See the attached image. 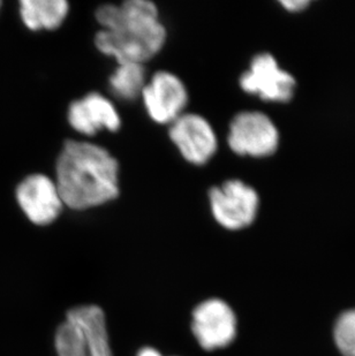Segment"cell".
Instances as JSON below:
<instances>
[{"mask_svg": "<svg viewBox=\"0 0 355 356\" xmlns=\"http://www.w3.org/2000/svg\"><path fill=\"white\" fill-rule=\"evenodd\" d=\"M191 330L202 348L228 346L237 333V319L231 307L219 299L207 300L195 308Z\"/></svg>", "mask_w": 355, "mask_h": 356, "instance_id": "8992f818", "label": "cell"}, {"mask_svg": "<svg viewBox=\"0 0 355 356\" xmlns=\"http://www.w3.org/2000/svg\"><path fill=\"white\" fill-rule=\"evenodd\" d=\"M96 19L103 31L96 35L95 44L118 64L143 65L161 51L166 40L157 7L148 0H128L120 6L103 5Z\"/></svg>", "mask_w": 355, "mask_h": 356, "instance_id": "6da1fadb", "label": "cell"}, {"mask_svg": "<svg viewBox=\"0 0 355 356\" xmlns=\"http://www.w3.org/2000/svg\"><path fill=\"white\" fill-rule=\"evenodd\" d=\"M170 138L182 157L191 164H205L217 150L214 129L201 115L182 113L172 122Z\"/></svg>", "mask_w": 355, "mask_h": 356, "instance_id": "9c48e42d", "label": "cell"}, {"mask_svg": "<svg viewBox=\"0 0 355 356\" xmlns=\"http://www.w3.org/2000/svg\"><path fill=\"white\" fill-rule=\"evenodd\" d=\"M240 87L263 101L285 103L293 97L295 80L278 67L271 54H262L253 59L249 71L242 75Z\"/></svg>", "mask_w": 355, "mask_h": 356, "instance_id": "52a82bcc", "label": "cell"}, {"mask_svg": "<svg viewBox=\"0 0 355 356\" xmlns=\"http://www.w3.org/2000/svg\"><path fill=\"white\" fill-rule=\"evenodd\" d=\"M58 356H112L103 310L97 306L73 308L56 333Z\"/></svg>", "mask_w": 355, "mask_h": 356, "instance_id": "3957f363", "label": "cell"}, {"mask_svg": "<svg viewBox=\"0 0 355 356\" xmlns=\"http://www.w3.org/2000/svg\"><path fill=\"white\" fill-rule=\"evenodd\" d=\"M209 201L214 219L232 231L251 225L258 213V193L239 180H230L212 188Z\"/></svg>", "mask_w": 355, "mask_h": 356, "instance_id": "277c9868", "label": "cell"}, {"mask_svg": "<svg viewBox=\"0 0 355 356\" xmlns=\"http://www.w3.org/2000/svg\"><path fill=\"white\" fill-rule=\"evenodd\" d=\"M68 10L70 6L65 0H22L20 3L21 17L31 31H52L61 27Z\"/></svg>", "mask_w": 355, "mask_h": 356, "instance_id": "7c38bea8", "label": "cell"}, {"mask_svg": "<svg viewBox=\"0 0 355 356\" xmlns=\"http://www.w3.org/2000/svg\"><path fill=\"white\" fill-rule=\"evenodd\" d=\"M68 122L73 129L88 136L102 129L118 131L121 124L117 108L97 92L88 94L72 103L68 108Z\"/></svg>", "mask_w": 355, "mask_h": 356, "instance_id": "8fae6325", "label": "cell"}, {"mask_svg": "<svg viewBox=\"0 0 355 356\" xmlns=\"http://www.w3.org/2000/svg\"><path fill=\"white\" fill-rule=\"evenodd\" d=\"M335 340L345 356H355V309L342 314L336 323Z\"/></svg>", "mask_w": 355, "mask_h": 356, "instance_id": "5bb4252c", "label": "cell"}, {"mask_svg": "<svg viewBox=\"0 0 355 356\" xmlns=\"http://www.w3.org/2000/svg\"><path fill=\"white\" fill-rule=\"evenodd\" d=\"M56 172L63 203L73 210L105 204L119 194L118 161L104 148L89 142H66Z\"/></svg>", "mask_w": 355, "mask_h": 356, "instance_id": "7a4b0ae2", "label": "cell"}, {"mask_svg": "<svg viewBox=\"0 0 355 356\" xmlns=\"http://www.w3.org/2000/svg\"><path fill=\"white\" fill-rule=\"evenodd\" d=\"M145 73L143 65L134 63L119 64L117 70L111 75V90L117 97L132 101L142 94L145 86Z\"/></svg>", "mask_w": 355, "mask_h": 356, "instance_id": "4fadbf2b", "label": "cell"}, {"mask_svg": "<svg viewBox=\"0 0 355 356\" xmlns=\"http://www.w3.org/2000/svg\"><path fill=\"white\" fill-rule=\"evenodd\" d=\"M283 6L286 10H291V12H299V10H305L306 7L308 6V0H287V1H282Z\"/></svg>", "mask_w": 355, "mask_h": 356, "instance_id": "9a60e30c", "label": "cell"}, {"mask_svg": "<svg viewBox=\"0 0 355 356\" xmlns=\"http://www.w3.org/2000/svg\"><path fill=\"white\" fill-rule=\"evenodd\" d=\"M138 356H161V353L158 352V350H154V348H150V347H147V348H143V350H140L139 352Z\"/></svg>", "mask_w": 355, "mask_h": 356, "instance_id": "2e32d148", "label": "cell"}, {"mask_svg": "<svg viewBox=\"0 0 355 356\" xmlns=\"http://www.w3.org/2000/svg\"><path fill=\"white\" fill-rule=\"evenodd\" d=\"M17 198L24 215L36 225L54 222L64 207L56 182L43 175L24 179L17 186Z\"/></svg>", "mask_w": 355, "mask_h": 356, "instance_id": "30bf717a", "label": "cell"}, {"mask_svg": "<svg viewBox=\"0 0 355 356\" xmlns=\"http://www.w3.org/2000/svg\"><path fill=\"white\" fill-rule=\"evenodd\" d=\"M148 115L158 124H172L182 115L188 102V94L180 79L158 72L142 90Z\"/></svg>", "mask_w": 355, "mask_h": 356, "instance_id": "ba28073f", "label": "cell"}, {"mask_svg": "<svg viewBox=\"0 0 355 356\" xmlns=\"http://www.w3.org/2000/svg\"><path fill=\"white\" fill-rule=\"evenodd\" d=\"M0 6H1V1H0Z\"/></svg>", "mask_w": 355, "mask_h": 356, "instance_id": "e0dca14e", "label": "cell"}, {"mask_svg": "<svg viewBox=\"0 0 355 356\" xmlns=\"http://www.w3.org/2000/svg\"><path fill=\"white\" fill-rule=\"evenodd\" d=\"M230 148L240 156L265 157L278 148L279 135L272 121L260 112H242L232 120Z\"/></svg>", "mask_w": 355, "mask_h": 356, "instance_id": "5b68a950", "label": "cell"}]
</instances>
